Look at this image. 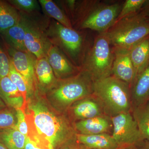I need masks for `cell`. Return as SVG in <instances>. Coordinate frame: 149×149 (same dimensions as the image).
Instances as JSON below:
<instances>
[{"instance_id": "obj_11", "label": "cell", "mask_w": 149, "mask_h": 149, "mask_svg": "<svg viewBox=\"0 0 149 149\" xmlns=\"http://www.w3.org/2000/svg\"><path fill=\"white\" fill-rule=\"evenodd\" d=\"M46 57L57 79L72 77L81 71L80 67L72 63L60 49L54 45L51 46Z\"/></svg>"}, {"instance_id": "obj_29", "label": "cell", "mask_w": 149, "mask_h": 149, "mask_svg": "<svg viewBox=\"0 0 149 149\" xmlns=\"http://www.w3.org/2000/svg\"><path fill=\"white\" fill-rule=\"evenodd\" d=\"M11 61L7 52L0 47V80L8 76Z\"/></svg>"}, {"instance_id": "obj_5", "label": "cell", "mask_w": 149, "mask_h": 149, "mask_svg": "<svg viewBox=\"0 0 149 149\" xmlns=\"http://www.w3.org/2000/svg\"><path fill=\"white\" fill-rule=\"evenodd\" d=\"M106 33L114 47L129 50L149 35V21L141 10L116 22Z\"/></svg>"}, {"instance_id": "obj_22", "label": "cell", "mask_w": 149, "mask_h": 149, "mask_svg": "<svg viewBox=\"0 0 149 149\" xmlns=\"http://www.w3.org/2000/svg\"><path fill=\"white\" fill-rule=\"evenodd\" d=\"M26 137L16 128L0 130V142L8 149H24Z\"/></svg>"}, {"instance_id": "obj_7", "label": "cell", "mask_w": 149, "mask_h": 149, "mask_svg": "<svg viewBox=\"0 0 149 149\" xmlns=\"http://www.w3.org/2000/svg\"><path fill=\"white\" fill-rule=\"evenodd\" d=\"M46 32L52 44L60 49L75 65L78 60L83 61L84 40L79 32L56 21L51 22Z\"/></svg>"}, {"instance_id": "obj_18", "label": "cell", "mask_w": 149, "mask_h": 149, "mask_svg": "<svg viewBox=\"0 0 149 149\" xmlns=\"http://www.w3.org/2000/svg\"><path fill=\"white\" fill-rule=\"evenodd\" d=\"M35 73L37 85L42 90L47 91L54 85L57 80L47 57L36 58Z\"/></svg>"}, {"instance_id": "obj_32", "label": "cell", "mask_w": 149, "mask_h": 149, "mask_svg": "<svg viewBox=\"0 0 149 149\" xmlns=\"http://www.w3.org/2000/svg\"><path fill=\"white\" fill-rule=\"evenodd\" d=\"M58 149H86L76 141L75 137Z\"/></svg>"}, {"instance_id": "obj_25", "label": "cell", "mask_w": 149, "mask_h": 149, "mask_svg": "<svg viewBox=\"0 0 149 149\" xmlns=\"http://www.w3.org/2000/svg\"><path fill=\"white\" fill-rule=\"evenodd\" d=\"M146 1V0L125 1L123 4L122 5L121 9L116 22L139 12L141 10Z\"/></svg>"}, {"instance_id": "obj_12", "label": "cell", "mask_w": 149, "mask_h": 149, "mask_svg": "<svg viewBox=\"0 0 149 149\" xmlns=\"http://www.w3.org/2000/svg\"><path fill=\"white\" fill-rule=\"evenodd\" d=\"M114 59L112 75L127 83L130 86L135 77V69L131 61L129 50L113 47Z\"/></svg>"}, {"instance_id": "obj_21", "label": "cell", "mask_w": 149, "mask_h": 149, "mask_svg": "<svg viewBox=\"0 0 149 149\" xmlns=\"http://www.w3.org/2000/svg\"><path fill=\"white\" fill-rule=\"evenodd\" d=\"M22 15L10 4L0 1V32L3 34L20 21Z\"/></svg>"}, {"instance_id": "obj_14", "label": "cell", "mask_w": 149, "mask_h": 149, "mask_svg": "<svg viewBox=\"0 0 149 149\" xmlns=\"http://www.w3.org/2000/svg\"><path fill=\"white\" fill-rule=\"evenodd\" d=\"M130 93L133 108L149 102V63L136 75Z\"/></svg>"}, {"instance_id": "obj_34", "label": "cell", "mask_w": 149, "mask_h": 149, "mask_svg": "<svg viewBox=\"0 0 149 149\" xmlns=\"http://www.w3.org/2000/svg\"><path fill=\"white\" fill-rule=\"evenodd\" d=\"M140 147V149H149V141H145Z\"/></svg>"}, {"instance_id": "obj_31", "label": "cell", "mask_w": 149, "mask_h": 149, "mask_svg": "<svg viewBox=\"0 0 149 149\" xmlns=\"http://www.w3.org/2000/svg\"><path fill=\"white\" fill-rule=\"evenodd\" d=\"M24 149H52L50 147L38 143L26 137Z\"/></svg>"}, {"instance_id": "obj_8", "label": "cell", "mask_w": 149, "mask_h": 149, "mask_svg": "<svg viewBox=\"0 0 149 149\" xmlns=\"http://www.w3.org/2000/svg\"><path fill=\"white\" fill-rule=\"evenodd\" d=\"M113 125L112 136L119 147L141 146L143 139L133 115L122 113L111 118Z\"/></svg>"}, {"instance_id": "obj_36", "label": "cell", "mask_w": 149, "mask_h": 149, "mask_svg": "<svg viewBox=\"0 0 149 149\" xmlns=\"http://www.w3.org/2000/svg\"><path fill=\"white\" fill-rule=\"evenodd\" d=\"M116 149H138V148L135 147L128 146L119 147Z\"/></svg>"}, {"instance_id": "obj_28", "label": "cell", "mask_w": 149, "mask_h": 149, "mask_svg": "<svg viewBox=\"0 0 149 149\" xmlns=\"http://www.w3.org/2000/svg\"><path fill=\"white\" fill-rule=\"evenodd\" d=\"M8 1L16 9L25 13H33L39 8L38 3L35 0H11Z\"/></svg>"}, {"instance_id": "obj_30", "label": "cell", "mask_w": 149, "mask_h": 149, "mask_svg": "<svg viewBox=\"0 0 149 149\" xmlns=\"http://www.w3.org/2000/svg\"><path fill=\"white\" fill-rule=\"evenodd\" d=\"M16 115L17 122L16 128L22 134L26 136L28 135V126L24 111L22 109H17Z\"/></svg>"}, {"instance_id": "obj_3", "label": "cell", "mask_w": 149, "mask_h": 149, "mask_svg": "<svg viewBox=\"0 0 149 149\" xmlns=\"http://www.w3.org/2000/svg\"><path fill=\"white\" fill-rule=\"evenodd\" d=\"M122 5L100 1H85L76 7V18L79 28L99 32H107L116 21Z\"/></svg>"}, {"instance_id": "obj_24", "label": "cell", "mask_w": 149, "mask_h": 149, "mask_svg": "<svg viewBox=\"0 0 149 149\" xmlns=\"http://www.w3.org/2000/svg\"><path fill=\"white\" fill-rule=\"evenodd\" d=\"M43 11L48 16L54 19L56 21L68 28H73L71 21L64 12L51 0H40Z\"/></svg>"}, {"instance_id": "obj_35", "label": "cell", "mask_w": 149, "mask_h": 149, "mask_svg": "<svg viewBox=\"0 0 149 149\" xmlns=\"http://www.w3.org/2000/svg\"><path fill=\"white\" fill-rule=\"evenodd\" d=\"M6 107V104L3 101L1 98V96H0V110L5 108Z\"/></svg>"}, {"instance_id": "obj_26", "label": "cell", "mask_w": 149, "mask_h": 149, "mask_svg": "<svg viewBox=\"0 0 149 149\" xmlns=\"http://www.w3.org/2000/svg\"><path fill=\"white\" fill-rule=\"evenodd\" d=\"M16 109L7 107L0 110V130L16 128Z\"/></svg>"}, {"instance_id": "obj_2", "label": "cell", "mask_w": 149, "mask_h": 149, "mask_svg": "<svg viewBox=\"0 0 149 149\" xmlns=\"http://www.w3.org/2000/svg\"><path fill=\"white\" fill-rule=\"evenodd\" d=\"M93 95L110 118L133 109L130 85L113 75L94 82Z\"/></svg>"}, {"instance_id": "obj_6", "label": "cell", "mask_w": 149, "mask_h": 149, "mask_svg": "<svg viewBox=\"0 0 149 149\" xmlns=\"http://www.w3.org/2000/svg\"><path fill=\"white\" fill-rule=\"evenodd\" d=\"M106 32L99 33L92 47L85 52L81 70L93 82L112 75L114 54Z\"/></svg>"}, {"instance_id": "obj_20", "label": "cell", "mask_w": 149, "mask_h": 149, "mask_svg": "<svg viewBox=\"0 0 149 149\" xmlns=\"http://www.w3.org/2000/svg\"><path fill=\"white\" fill-rule=\"evenodd\" d=\"M129 50L136 77L149 63V35L133 46Z\"/></svg>"}, {"instance_id": "obj_10", "label": "cell", "mask_w": 149, "mask_h": 149, "mask_svg": "<svg viewBox=\"0 0 149 149\" xmlns=\"http://www.w3.org/2000/svg\"><path fill=\"white\" fill-rule=\"evenodd\" d=\"M7 49V52L14 67L23 77L29 94H32L37 86L35 73L36 57L28 52L17 50L8 45Z\"/></svg>"}, {"instance_id": "obj_27", "label": "cell", "mask_w": 149, "mask_h": 149, "mask_svg": "<svg viewBox=\"0 0 149 149\" xmlns=\"http://www.w3.org/2000/svg\"><path fill=\"white\" fill-rule=\"evenodd\" d=\"M8 76L13 83L16 85L18 91L23 96L24 102L27 104V97L29 95L27 84L25 83L23 77L17 72L11 62L10 63V70Z\"/></svg>"}, {"instance_id": "obj_4", "label": "cell", "mask_w": 149, "mask_h": 149, "mask_svg": "<svg viewBox=\"0 0 149 149\" xmlns=\"http://www.w3.org/2000/svg\"><path fill=\"white\" fill-rule=\"evenodd\" d=\"M93 83L91 76L81 70L72 77L57 79L47 91L48 95L59 109L66 110L76 102L93 95Z\"/></svg>"}, {"instance_id": "obj_17", "label": "cell", "mask_w": 149, "mask_h": 149, "mask_svg": "<svg viewBox=\"0 0 149 149\" xmlns=\"http://www.w3.org/2000/svg\"><path fill=\"white\" fill-rule=\"evenodd\" d=\"M75 139L86 149H116L119 148L112 135L107 133L91 135L76 133Z\"/></svg>"}, {"instance_id": "obj_23", "label": "cell", "mask_w": 149, "mask_h": 149, "mask_svg": "<svg viewBox=\"0 0 149 149\" xmlns=\"http://www.w3.org/2000/svg\"><path fill=\"white\" fill-rule=\"evenodd\" d=\"M132 111L141 136L145 141H149V102L133 108Z\"/></svg>"}, {"instance_id": "obj_15", "label": "cell", "mask_w": 149, "mask_h": 149, "mask_svg": "<svg viewBox=\"0 0 149 149\" xmlns=\"http://www.w3.org/2000/svg\"><path fill=\"white\" fill-rule=\"evenodd\" d=\"M0 96L7 107L24 111L27 104L21 93L8 76L0 80Z\"/></svg>"}, {"instance_id": "obj_9", "label": "cell", "mask_w": 149, "mask_h": 149, "mask_svg": "<svg viewBox=\"0 0 149 149\" xmlns=\"http://www.w3.org/2000/svg\"><path fill=\"white\" fill-rule=\"evenodd\" d=\"M26 28L24 42L28 52L37 59L46 57L52 44L48 38L46 30L35 22L26 18Z\"/></svg>"}, {"instance_id": "obj_16", "label": "cell", "mask_w": 149, "mask_h": 149, "mask_svg": "<svg viewBox=\"0 0 149 149\" xmlns=\"http://www.w3.org/2000/svg\"><path fill=\"white\" fill-rule=\"evenodd\" d=\"M104 115L85 119L79 120L74 123V127L80 134L83 135H95L107 133L111 125V118Z\"/></svg>"}, {"instance_id": "obj_13", "label": "cell", "mask_w": 149, "mask_h": 149, "mask_svg": "<svg viewBox=\"0 0 149 149\" xmlns=\"http://www.w3.org/2000/svg\"><path fill=\"white\" fill-rule=\"evenodd\" d=\"M72 105L71 106L72 116L79 120L106 115L101 104L93 94Z\"/></svg>"}, {"instance_id": "obj_1", "label": "cell", "mask_w": 149, "mask_h": 149, "mask_svg": "<svg viewBox=\"0 0 149 149\" xmlns=\"http://www.w3.org/2000/svg\"><path fill=\"white\" fill-rule=\"evenodd\" d=\"M27 105V114L25 113L27 122L53 149H58L75 138L77 133L69 120L56 113L42 100H34Z\"/></svg>"}, {"instance_id": "obj_37", "label": "cell", "mask_w": 149, "mask_h": 149, "mask_svg": "<svg viewBox=\"0 0 149 149\" xmlns=\"http://www.w3.org/2000/svg\"><path fill=\"white\" fill-rule=\"evenodd\" d=\"M0 149H8L2 143L0 142Z\"/></svg>"}, {"instance_id": "obj_19", "label": "cell", "mask_w": 149, "mask_h": 149, "mask_svg": "<svg viewBox=\"0 0 149 149\" xmlns=\"http://www.w3.org/2000/svg\"><path fill=\"white\" fill-rule=\"evenodd\" d=\"M26 28V19L22 15L17 24L2 34L8 45L17 50L28 52L24 42Z\"/></svg>"}, {"instance_id": "obj_33", "label": "cell", "mask_w": 149, "mask_h": 149, "mask_svg": "<svg viewBox=\"0 0 149 149\" xmlns=\"http://www.w3.org/2000/svg\"><path fill=\"white\" fill-rule=\"evenodd\" d=\"M141 11L149 21V0H146Z\"/></svg>"}]
</instances>
